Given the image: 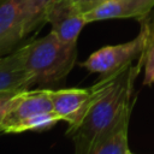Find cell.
I'll list each match as a JSON object with an SVG mask.
<instances>
[{
  "label": "cell",
  "mask_w": 154,
  "mask_h": 154,
  "mask_svg": "<svg viewBox=\"0 0 154 154\" xmlns=\"http://www.w3.org/2000/svg\"><path fill=\"white\" fill-rule=\"evenodd\" d=\"M142 65H144V52L137 65L126 64L111 73L103 75L100 81L90 87L91 96L84 117L77 126L66 131L75 142V154H85L90 146L131 107L130 96L134 81Z\"/></svg>",
  "instance_id": "1"
},
{
  "label": "cell",
  "mask_w": 154,
  "mask_h": 154,
  "mask_svg": "<svg viewBox=\"0 0 154 154\" xmlns=\"http://www.w3.org/2000/svg\"><path fill=\"white\" fill-rule=\"evenodd\" d=\"M77 59V43H66L52 31L25 45V69L34 84H52L64 79Z\"/></svg>",
  "instance_id": "2"
},
{
  "label": "cell",
  "mask_w": 154,
  "mask_h": 154,
  "mask_svg": "<svg viewBox=\"0 0 154 154\" xmlns=\"http://www.w3.org/2000/svg\"><path fill=\"white\" fill-rule=\"evenodd\" d=\"M154 34V16H147L141 19V31L131 41L113 46H105L91 53L87 60L79 65L89 72L101 75L111 73L126 64L140 58L147 49L148 43Z\"/></svg>",
  "instance_id": "3"
},
{
  "label": "cell",
  "mask_w": 154,
  "mask_h": 154,
  "mask_svg": "<svg viewBox=\"0 0 154 154\" xmlns=\"http://www.w3.org/2000/svg\"><path fill=\"white\" fill-rule=\"evenodd\" d=\"M46 22L51 24V31L66 43H77L82 29L88 24L72 0H54L46 12Z\"/></svg>",
  "instance_id": "4"
},
{
  "label": "cell",
  "mask_w": 154,
  "mask_h": 154,
  "mask_svg": "<svg viewBox=\"0 0 154 154\" xmlns=\"http://www.w3.org/2000/svg\"><path fill=\"white\" fill-rule=\"evenodd\" d=\"M51 89L22 90L17 93L10 101L7 113L2 122V132H6L18 122L34 114L52 112Z\"/></svg>",
  "instance_id": "5"
},
{
  "label": "cell",
  "mask_w": 154,
  "mask_h": 154,
  "mask_svg": "<svg viewBox=\"0 0 154 154\" xmlns=\"http://www.w3.org/2000/svg\"><path fill=\"white\" fill-rule=\"evenodd\" d=\"M25 4L26 0H0V57L14 51L25 37Z\"/></svg>",
  "instance_id": "6"
},
{
  "label": "cell",
  "mask_w": 154,
  "mask_h": 154,
  "mask_svg": "<svg viewBox=\"0 0 154 154\" xmlns=\"http://www.w3.org/2000/svg\"><path fill=\"white\" fill-rule=\"evenodd\" d=\"M90 96V88H66L59 90L51 89L53 112L60 120L69 123V129H72L77 126L84 117Z\"/></svg>",
  "instance_id": "7"
},
{
  "label": "cell",
  "mask_w": 154,
  "mask_h": 154,
  "mask_svg": "<svg viewBox=\"0 0 154 154\" xmlns=\"http://www.w3.org/2000/svg\"><path fill=\"white\" fill-rule=\"evenodd\" d=\"M24 58L25 45L0 57V93H18L34 84Z\"/></svg>",
  "instance_id": "8"
},
{
  "label": "cell",
  "mask_w": 154,
  "mask_h": 154,
  "mask_svg": "<svg viewBox=\"0 0 154 154\" xmlns=\"http://www.w3.org/2000/svg\"><path fill=\"white\" fill-rule=\"evenodd\" d=\"M154 8V0H109L84 13L87 23L116 19L135 18L143 19Z\"/></svg>",
  "instance_id": "9"
},
{
  "label": "cell",
  "mask_w": 154,
  "mask_h": 154,
  "mask_svg": "<svg viewBox=\"0 0 154 154\" xmlns=\"http://www.w3.org/2000/svg\"><path fill=\"white\" fill-rule=\"evenodd\" d=\"M131 107L128 108L116 124L102 136H100L88 149L85 154H126L128 148V130Z\"/></svg>",
  "instance_id": "10"
},
{
  "label": "cell",
  "mask_w": 154,
  "mask_h": 154,
  "mask_svg": "<svg viewBox=\"0 0 154 154\" xmlns=\"http://www.w3.org/2000/svg\"><path fill=\"white\" fill-rule=\"evenodd\" d=\"M54 0H26L24 8L25 37L46 23V12Z\"/></svg>",
  "instance_id": "11"
},
{
  "label": "cell",
  "mask_w": 154,
  "mask_h": 154,
  "mask_svg": "<svg viewBox=\"0 0 154 154\" xmlns=\"http://www.w3.org/2000/svg\"><path fill=\"white\" fill-rule=\"evenodd\" d=\"M58 120V116L52 112H43L38 114H34L31 117H28L20 122H18L16 125H13L7 134H19L28 130H46L52 128Z\"/></svg>",
  "instance_id": "12"
},
{
  "label": "cell",
  "mask_w": 154,
  "mask_h": 154,
  "mask_svg": "<svg viewBox=\"0 0 154 154\" xmlns=\"http://www.w3.org/2000/svg\"><path fill=\"white\" fill-rule=\"evenodd\" d=\"M154 83V34L144 51V77L143 84L150 85Z\"/></svg>",
  "instance_id": "13"
},
{
  "label": "cell",
  "mask_w": 154,
  "mask_h": 154,
  "mask_svg": "<svg viewBox=\"0 0 154 154\" xmlns=\"http://www.w3.org/2000/svg\"><path fill=\"white\" fill-rule=\"evenodd\" d=\"M16 94L17 93H0V132H2V122L7 113L10 101Z\"/></svg>",
  "instance_id": "14"
},
{
  "label": "cell",
  "mask_w": 154,
  "mask_h": 154,
  "mask_svg": "<svg viewBox=\"0 0 154 154\" xmlns=\"http://www.w3.org/2000/svg\"><path fill=\"white\" fill-rule=\"evenodd\" d=\"M107 1H109V0H79L76 2V6L84 14L85 12H88V11H90V10L97 7V6H100Z\"/></svg>",
  "instance_id": "15"
},
{
  "label": "cell",
  "mask_w": 154,
  "mask_h": 154,
  "mask_svg": "<svg viewBox=\"0 0 154 154\" xmlns=\"http://www.w3.org/2000/svg\"><path fill=\"white\" fill-rule=\"evenodd\" d=\"M72 1H73V2H77V1H79V0H72Z\"/></svg>",
  "instance_id": "16"
},
{
  "label": "cell",
  "mask_w": 154,
  "mask_h": 154,
  "mask_svg": "<svg viewBox=\"0 0 154 154\" xmlns=\"http://www.w3.org/2000/svg\"><path fill=\"white\" fill-rule=\"evenodd\" d=\"M126 154H132V153H130V152H128V153H126Z\"/></svg>",
  "instance_id": "17"
}]
</instances>
